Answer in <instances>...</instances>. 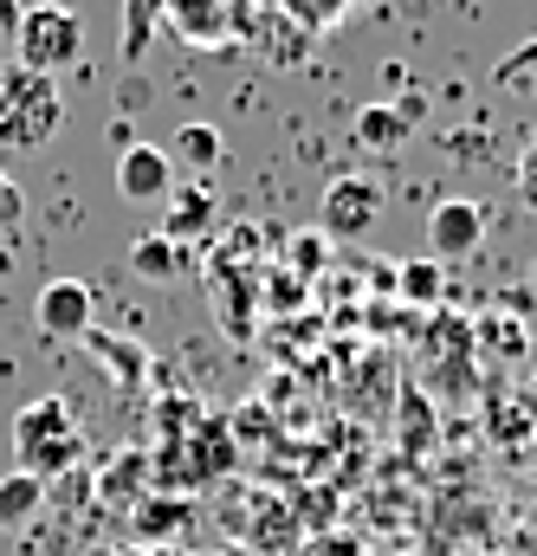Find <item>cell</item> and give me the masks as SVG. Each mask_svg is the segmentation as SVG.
<instances>
[{"label":"cell","mask_w":537,"mask_h":556,"mask_svg":"<svg viewBox=\"0 0 537 556\" xmlns=\"http://www.w3.org/2000/svg\"><path fill=\"white\" fill-rule=\"evenodd\" d=\"M78 453H85V433H78V420L65 408V395H39V402H26L13 415V459H20L13 472H33L46 485V479L72 472Z\"/></svg>","instance_id":"obj_1"},{"label":"cell","mask_w":537,"mask_h":556,"mask_svg":"<svg viewBox=\"0 0 537 556\" xmlns=\"http://www.w3.org/2000/svg\"><path fill=\"white\" fill-rule=\"evenodd\" d=\"M65 124V98L52 78L0 65V149H39Z\"/></svg>","instance_id":"obj_2"},{"label":"cell","mask_w":537,"mask_h":556,"mask_svg":"<svg viewBox=\"0 0 537 556\" xmlns=\"http://www.w3.org/2000/svg\"><path fill=\"white\" fill-rule=\"evenodd\" d=\"M78 52H85V26H78L72 7H59V0L20 7V26H13V65H20V72L52 78V72H65Z\"/></svg>","instance_id":"obj_3"},{"label":"cell","mask_w":537,"mask_h":556,"mask_svg":"<svg viewBox=\"0 0 537 556\" xmlns=\"http://www.w3.org/2000/svg\"><path fill=\"white\" fill-rule=\"evenodd\" d=\"M376 220H383V181H370V175H337L317 201V233L324 240H370Z\"/></svg>","instance_id":"obj_4"},{"label":"cell","mask_w":537,"mask_h":556,"mask_svg":"<svg viewBox=\"0 0 537 556\" xmlns=\"http://www.w3.org/2000/svg\"><path fill=\"white\" fill-rule=\"evenodd\" d=\"M486 247V207L479 201H434V214H427V260H440V266H460V260H473Z\"/></svg>","instance_id":"obj_5"},{"label":"cell","mask_w":537,"mask_h":556,"mask_svg":"<svg viewBox=\"0 0 537 556\" xmlns=\"http://www.w3.org/2000/svg\"><path fill=\"white\" fill-rule=\"evenodd\" d=\"M117 194L124 201H168L175 194V162L155 142H124L117 155Z\"/></svg>","instance_id":"obj_6"},{"label":"cell","mask_w":537,"mask_h":556,"mask_svg":"<svg viewBox=\"0 0 537 556\" xmlns=\"http://www.w3.org/2000/svg\"><path fill=\"white\" fill-rule=\"evenodd\" d=\"M46 337H91V285L85 278H52L33 304Z\"/></svg>","instance_id":"obj_7"},{"label":"cell","mask_w":537,"mask_h":556,"mask_svg":"<svg viewBox=\"0 0 537 556\" xmlns=\"http://www.w3.org/2000/svg\"><path fill=\"white\" fill-rule=\"evenodd\" d=\"M208 227H214V194H208L201 181H195V188H175V194H168V227H162V240L182 247V240H195V233H208Z\"/></svg>","instance_id":"obj_8"},{"label":"cell","mask_w":537,"mask_h":556,"mask_svg":"<svg viewBox=\"0 0 537 556\" xmlns=\"http://www.w3.org/2000/svg\"><path fill=\"white\" fill-rule=\"evenodd\" d=\"M414 117H421V104H370V111L357 117V142H363V149H396V142L414 130Z\"/></svg>","instance_id":"obj_9"},{"label":"cell","mask_w":537,"mask_h":556,"mask_svg":"<svg viewBox=\"0 0 537 556\" xmlns=\"http://www.w3.org/2000/svg\"><path fill=\"white\" fill-rule=\"evenodd\" d=\"M130 273L149 278V285H168V278L188 273V253H182L175 240H162V233H142L130 247Z\"/></svg>","instance_id":"obj_10"},{"label":"cell","mask_w":537,"mask_h":556,"mask_svg":"<svg viewBox=\"0 0 537 556\" xmlns=\"http://www.w3.org/2000/svg\"><path fill=\"white\" fill-rule=\"evenodd\" d=\"M39 505H46V485H39L33 472H0V531L33 525V518H39Z\"/></svg>","instance_id":"obj_11"},{"label":"cell","mask_w":537,"mask_h":556,"mask_svg":"<svg viewBox=\"0 0 537 556\" xmlns=\"http://www.w3.org/2000/svg\"><path fill=\"white\" fill-rule=\"evenodd\" d=\"M168 162H182V168L208 175L214 162H227V137H221L214 124H182V130H175V149H168Z\"/></svg>","instance_id":"obj_12"},{"label":"cell","mask_w":537,"mask_h":556,"mask_svg":"<svg viewBox=\"0 0 537 556\" xmlns=\"http://www.w3.org/2000/svg\"><path fill=\"white\" fill-rule=\"evenodd\" d=\"M479 350H492V356H525V324L512 317V311H492V317H479Z\"/></svg>","instance_id":"obj_13"},{"label":"cell","mask_w":537,"mask_h":556,"mask_svg":"<svg viewBox=\"0 0 537 556\" xmlns=\"http://www.w3.org/2000/svg\"><path fill=\"white\" fill-rule=\"evenodd\" d=\"M440 291H447V273H440L434 260H408L402 266V298L408 304H440Z\"/></svg>","instance_id":"obj_14"},{"label":"cell","mask_w":537,"mask_h":556,"mask_svg":"<svg viewBox=\"0 0 537 556\" xmlns=\"http://www.w3.org/2000/svg\"><path fill=\"white\" fill-rule=\"evenodd\" d=\"M492 85H499V91H537V39L532 46H519V52L492 72Z\"/></svg>","instance_id":"obj_15"},{"label":"cell","mask_w":537,"mask_h":556,"mask_svg":"<svg viewBox=\"0 0 537 556\" xmlns=\"http://www.w3.org/2000/svg\"><path fill=\"white\" fill-rule=\"evenodd\" d=\"M492 433L519 446V440L532 433V420H525V402H492Z\"/></svg>","instance_id":"obj_16"},{"label":"cell","mask_w":537,"mask_h":556,"mask_svg":"<svg viewBox=\"0 0 537 556\" xmlns=\"http://www.w3.org/2000/svg\"><path fill=\"white\" fill-rule=\"evenodd\" d=\"M324 253H330V240H324V233H298V240H291L298 273H317V266H324Z\"/></svg>","instance_id":"obj_17"},{"label":"cell","mask_w":537,"mask_h":556,"mask_svg":"<svg viewBox=\"0 0 537 556\" xmlns=\"http://www.w3.org/2000/svg\"><path fill=\"white\" fill-rule=\"evenodd\" d=\"M519 194H525V207L537 214V142L525 149V162H519Z\"/></svg>","instance_id":"obj_18"},{"label":"cell","mask_w":537,"mask_h":556,"mask_svg":"<svg viewBox=\"0 0 537 556\" xmlns=\"http://www.w3.org/2000/svg\"><path fill=\"white\" fill-rule=\"evenodd\" d=\"M20 214H26V201H20V188L0 175V227H20Z\"/></svg>","instance_id":"obj_19"},{"label":"cell","mask_w":537,"mask_h":556,"mask_svg":"<svg viewBox=\"0 0 537 556\" xmlns=\"http://www.w3.org/2000/svg\"><path fill=\"white\" fill-rule=\"evenodd\" d=\"M13 26H20V0H0V39H13Z\"/></svg>","instance_id":"obj_20"},{"label":"cell","mask_w":537,"mask_h":556,"mask_svg":"<svg viewBox=\"0 0 537 556\" xmlns=\"http://www.w3.org/2000/svg\"><path fill=\"white\" fill-rule=\"evenodd\" d=\"M532 285H537V260H532Z\"/></svg>","instance_id":"obj_21"},{"label":"cell","mask_w":537,"mask_h":556,"mask_svg":"<svg viewBox=\"0 0 537 556\" xmlns=\"http://www.w3.org/2000/svg\"><path fill=\"white\" fill-rule=\"evenodd\" d=\"M532 402H537V382H532Z\"/></svg>","instance_id":"obj_22"}]
</instances>
